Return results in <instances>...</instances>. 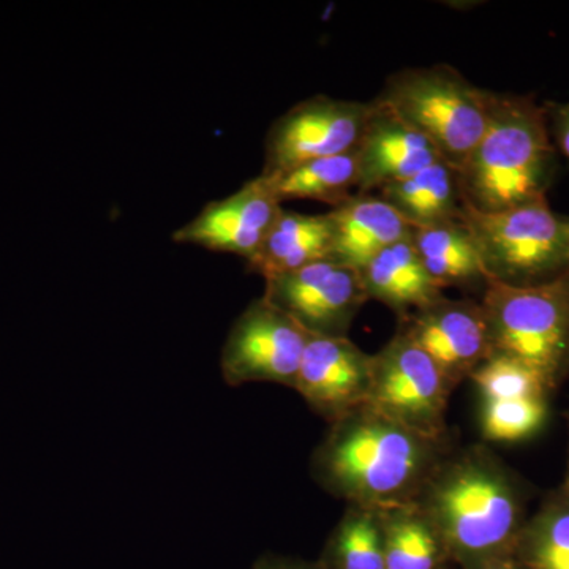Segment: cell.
Instances as JSON below:
<instances>
[{
	"instance_id": "obj_1",
	"label": "cell",
	"mask_w": 569,
	"mask_h": 569,
	"mask_svg": "<svg viewBox=\"0 0 569 569\" xmlns=\"http://www.w3.org/2000/svg\"><path fill=\"white\" fill-rule=\"evenodd\" d=\"M449 452L448 437L425 436L366 403L331 422L313 455V478L350 505L402 507L417 501Z\"/></svg>"
},
{
	"instance_id": "obj_2",
	"label": "cell",
	"mask_w": 569,
	"mask_h": 569,
	"mask_svg": "<svg viewBox=\"0 0 569 569\" xmlns=\"http://www.w3.org/2000/svg\"><path fill=\"white\" fill-rule=\"evenodd\" d=\"M449 559L463 568L507 559L520 538V498L505 467L482 447L449 452L417 498Z\"/></svg>"
},
{
	"instance_id": "obj_3",
	"label": "cell",
	"mask_w": 569,
	"mask_h": 569,
	"mask_svg": "<svg viewBox=\"0 0 569 569\" xmlns=\"http://www.w3.org/2000/svg\"><path fill=\"white\" fill-rule=\"evenodd\" d=\"M557 171L545 107L533 97L490 92L488 127L459 170L466 208L500 212L545 200Z\"/></svg>"
},
{
	"instance_id": "obj_4",
	"label": "cell",
	"mask_w": 569,
	"mask_h": 569,
	"mask_svg": "<svg viewBox=\"0 0 569 569\" xmlns=\"http://www.w3.org/2000/svg\"><path fill=\"white\" fill-rule=\"evenodd\" d=\"M376 100L425 134L458 171L488 127L490 91L448 63L396 71Z\"/></svg>"
},
{
	"instance_id": "obj_5",
	"label": "cell",
	"mask_w": 569,
	"mask_h": 569,
	"mask_svg": "<svg viewBox=\"0 0 569 569\" xmlns=\"http://www.w3.org/2000/svg\"><path fill=\"white\" fill-rule=\"evenodd\" d=\"M489 283L538 287L569 274L567 217L548 198L500 212L463 209Z\"/></svg>"
},
{
	"instance_id": "obj_6",
	"label": "cell",
	"mask_w": 569,
	"mask_h": 569,
	"mask_svg": "<svg viewBox=\"0 0 569 569\" xmlns=\"http://www.w3.org/2000/svg\"><path fill=\"white\" fill-rule=\"evenodd\" d=\"M479 302L490 355L519 359L556 387L569 370V274L538 287L488 283Z\"/></svg>"
},
{
	"instance_id": "obj_7",
	"label": "cell",
	"mask_w": 569,
	"mask_h": 569,
	"mask_svg": "<svg viewBox=\"0 0 569 569\" xmlns=\"http://www.w3.org/2000/svg\"><path fill=\"white\" fill-rule=\"evenodd\" d=\"M451 381L429 355L403 331L372 355V387L367 406L425 436H447Z\"/></svg>"
},
{
	"instance_id": "obj_8",
	"label": "cell",
	"mask_w": 569,
	"mask_h": 569,
	"mask_svg": "<svg viewBox=\"0 0 569 569\" xmlns=\"http://www.w3.org/2000/svg\"><path fill=\"white\" fill-rule=\"evenodd\" d=\"M309 339L306 329L264 296L254 299L224 340L220 356L224 383L242 387L266 381L295 388Z\"/></svg>"
},
{
	"instance_id": "obj_9",
	"label": "cell",
	"mask_w": 569,
	"mask_h": 569,
	"mask_svg": "<svg viewBox=\"0 0 569 569\" xmlns=\"http://www.w3.org/2000/svg\"><path fill=\"white\" fill-rule=\"evenodd\" d=\"M370 102L313 96L296 103L269 127L261 174L276 176L323 157L355 151Z\"/></svg>"
},
{
	"instance_id": "obj_10",
	"label": "cell",
	"mask_w": 569,
	"mask_h": 569,
	"mask_svg": "<svg viewBox=\"0 0 569 569\" xmlns=\"http://www.w3.org/2000/svg\"><path fill=\"white\" fill-rule=\"evenodd\" d=\"M264 298L316 337H348L369 301L358 269L321 260L264 280Z\"/></svg>"
},
{
	"instance_id": "obj_11",
	"label": "cell",
	"mask_w": 569,
	"mask_h": 569,
	"mask_svg": "<svg viewBox=\"0 0 569 569\" xmlns=\"http://www.w3.org/2000/svg\"><path fill=\"white\" fill-rule=\"evenodd\" d=\"M282 209L271 183L258 174L234 193L206 204L197 217L174 231L173 241L238 254L249 263Z\"/></svg>"
},
{
	"instance_id": "obj_12",
	"label": "cell",
	"mask_w": 569,
	"mask_h": 569,
	"mask_svg": "<svg viewBox=\"0 0 569 569\" xmlns=\"http://www.w3.org/2000/svg\"><path fill=\"white\" fill-rule=\"evenodd\" d=\"M372 355L348 337L310 336L295 388L317 415L337 421L369 402Z\"/></svg>"
},
{
	"instance_id": "obj_13",
	"label": "cell",
	"mask_w": 569,
	"mask_h": 569,
	"mask_svg": "<svg viewBox=\"0 0 569 569\" xmlns=\"http://www.w3.org/2000/svg\"><path fill=\"white\" fill-rule=\"evenodd\" d=\"M402 329L432 358L455 388L490 356L481 302L452 301L443 296L402 320Z\"/></svg>"
},
{
	"instance_id": "obj_14",
	"label": "cell",
	"mask_w": 569,
	"mask_h": 569,
	"mask_svg": "<svg viewBox=\"0 0 569 569\" xmlns=\"http://www.w3.org/2000/svg\"><path fill=\"white\" fill-rule=\"evenodd\" d=\"M359 186L356 193H372L406 181L441 160L436 146L395 111L370 102L369 118L356 146Z\"/></svg>"
},
{
	"instance_id": "obj_15",
	"label": "cell",
	"mask_w": 569,
	"mask_h": 569,
	"mask_svg": "<svg viewBox=\"0 0 569 569\" xmlns=\"http://www.w3.org/2000/svg\"><path fill=\"white\" fill-rule=\"evenodd\" d=\"M335 242L331 260L361 271L377 253L411 236L413 227L372 193H355L329 211Z\"/></svg>"
},
{
	"instance_id": "obj_16",
	"label": "cell",
	"mask_w": 569,
	"mask_h": 569,
	"mask_svg": "<svg viewBox=\"0 0 569 569\" xmlns=\"http://www.w3.org/2000/svg\"><path fill=\"white\" fill-rule=\"evenodd\" d=\"M359 274L367 298L389 307L402 320L432 306L445 296L443 290L426 271L411 236L381 250Z\"/></svg>"
},
{
	"instance_id": "obj_17",
	"label": "cell",
	"mask_w": 569,
	"mask_h": 569,
	"mask_svg": "<svg viewBox=\"0 0 569 569\" xmlns=\"http://www.w3.org/2000/svg\"><path fill=\"white\" fill-rule=\"evenodd\" d=\"M332 242L335 228L329 212L301 213L283 208L247 268L264 280L272 279L331 260Z\"/></svg>"
},
{
	"instance_id": "obj_18",
	"label": "cell",
	"mask_w": 569,
	"mask_h": 569,
	"mask_svg": "<svg viewBox=\"0 0 569 569\" xmlns=\"http://www.w3.org/2000/svg\"><path fill=\"white\" fill-rule=\"evenodd\" d=\"M378 197L391 204L413 228L455 222L462 219V189L459 171L438 160L406 181L389 183Z\"/></svg>"
},
{
	"instance_id": "obj_19",
	"label": "cell",
	"mask_w": 569,
	"mask_h": 569,
	"mask_svg": "<svg viewBox=\"0 0 569 569\" xmlns=\"http://www.w3.org/2000/svg\"><path fill=\"white\" fill-rule=\"evenodd\" d=\"M411 241L426 271L441 290L456 287L485 291L488 287L485 266L463 219L413 228Z\"/></svg>"
},
{
	"instance_id": "obj_20",
	"label": "cell",
	"mask_w": 569,
	"mask_h": 569,
	"mask_svg": "<svg viewBox=\"0 0 569 569\" xmlns=\"http://www.w3.org/2000/svg\"><path fill=\"white\" fill-rule=\"evenodd\" d=\"M264 178L282 204L288 200H313L336 208L358 192V153L355 149L339 156L310 160L293 170Z\"/></svg>"
},
{
	"instance_id": "obj_21",
	"label": "cell",
	"mask_w": 569,
	"mask_h": 569,
	"mask_svg": "<svg viewBox=\"0 0 569 569\" xmlns=\"http://www.w3.org/2000/svg\"><path fill=\"white\" fill-rule=\"evenodd\" d=\"M383 520L385 568L441 569L449 559L436 527L415 503L380 509Z\"/></svg>"
},
{
	"instance_id": "obj_22",
	"label": "cell",
	"mask_w": 569,
	"mask_h": 569,
	"mask_svg": "<svg viewBox=\"0 0 569 569\" xmlns=\"http://www.w3.org/2000/svg\"><path fill=\"white\" fill-rule=\"evenodd\" d=\"M320 569L385 568L383 520L376 508L348 505L346 515L332 531Z\"/></svg>"
},
{
	"instance_id": "obj_23",
	"label": "cell",
	"mask_w": 569,
	"mask_h": 569,
	"mask_svg": "<svg viewBox=\"0 0 569 569\" xmlns=\"http://www.w3.org/2000/svg\"><path fill=\"white\" fill-rule=\"evenodd\" d=\"M489 400L529 399L545 397L550 383L533 367L503 355H490L470 376Z\"/></svg>"
},
{
	"instance_id": "obj_24",
	"label": "cell",
	"mask_w": 569,
	"mask_h": 569,
	"mask_svg": "<svg viewBox=\"0 0 569 569\" xmlns=\"http://www.w3.org/2000/svg\"><path fill=\"white\" fill-rule=\"evenodd\" d=\"M548 415L545 397L489 400L482 411V433L486 440L519 441L533 436Z\"/></svg>"
},
{
	"instance_id": "obj_25",
	"label": "cell",
	"mask_w": 569,
	"mask_h": 569,
	"mask_svg": "<svg viewBox=\"0 0 569 569\" xmlns=\"http://www.w3.org/2000/svg\"><path fill=\"white\" fill-rule=\"evenodd\" d=\"M542 107L548 118L553 148L569 163V102H549Z\"/></svg>"
},
{
	"instance_id": "obj_26",
	"label": "cell",
	"mask_w": 569,
	"mask_h": 569,
	"mask_svg": "<svg viewBox=\"0 0 569 569\" xmlns=\"http://www.w3.org/2000/svg\"><path fill=\"white\" fill-rule=\"evenodd\" d=\"M252 569H320V567L309 563V561L268 553V556H263L261 559L254 561Z\"/></svg>"
},
{
	"instance_id": "obj_27",
	"label": "cell",
	"mask_w": 569,
	"mask_h": 569,
	"mask_svg": "<svg viewBox=\"0 0 569 569\" xmlns=\"http://www.w3.org/2000/svg\"><path fill=\"white\" fill-rule=\"evenodd\" d=\"M529 561L535 569H569V553H541L529 557Z\"/></svg>"
},
{
	"instance_id": "obj_28",
	"label": "cell",
	"mask_w": 569,
	"mask_h": 569,
	"mask_svg": "<svg viewBox=\"0 0 569 569\" xmlns=\"http://www.w3.org/2000/svg\"><path fill=\"white\" fill-rule=\"evenodd\" d=\"M463 569H520L515 561L507 559H498L492 561H486V563L477 565V567L463 568Z\"/></svg>"
},
{
	"instance_id": "obj_29",
	"label": "cell",
	"mask_w": 569,
	"mask_h": 569,
	"mask_svg": "<svg viewBox=\"0 0 569 569\" xmlns=\"http://www.w3.org/2000/svg\"><path fill=\"white\" fill-rule=\"evenodd\" d=\"M567 222H568V231H569V217H567Z\"/></svg>"
}]
</instances>
